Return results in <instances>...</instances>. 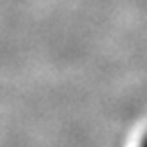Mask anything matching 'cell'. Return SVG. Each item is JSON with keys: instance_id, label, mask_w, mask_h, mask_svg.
<instances>
[{"instance_id": "1", "label": "cell", "mask_w": 147, "mask_h": 147, "mask_svg": "<svg viewBox=\"0 0 147 147\" xmlns=\"http://www.w3.org/2000/svg\"><path fill=\"white\" fill-rule=\"evenodd\" d=\"M139 147H147V136L141 139V143H139Z\"/></svg>"}]
</instances>
